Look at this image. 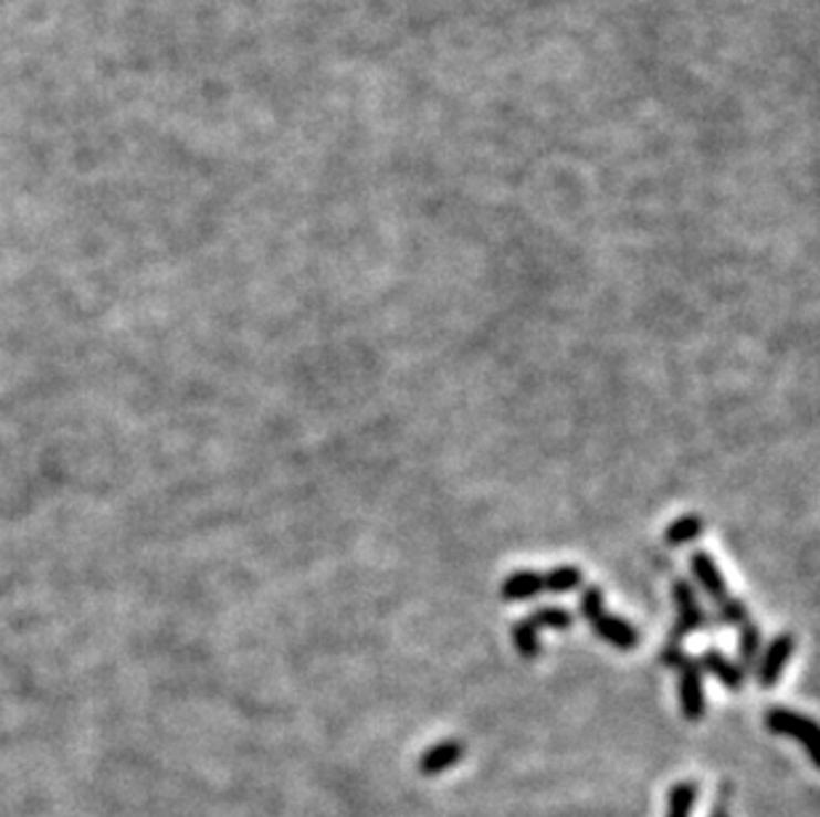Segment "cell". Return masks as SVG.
I'll return each instance as SVG.
<instances>
[{"instance_id":"cell-14","label":"cell","mask_w":820,"mask_h":817,"mask_svg":"<svg viewBox=\"0 0 820 817\" xmlns=\"http://www.w3.org/2000/svg\"><path fill=\"white\" fill-rule=\"evenodd\" d=\"M528 621H532L537 629H560V632H566V629L574 627V616L568 614L566 608H555V606L534 610V614L528 616Z\"/></svg>"},{"instance_id":"cell-5","label":"cell","mask_w":820,"mask_h":817,"mask_svg":"<svg viewBox=\"0 0 820 817\" xmlns=\"http://www.w3.org/2000/svg\"><path fill=\"white\" fill-rule=\"evenodd\" d=\"M793 653V637L791 635H778L765 650V659L757 669V680L763 688H772L784 677L786 663H789Z\"/></svg>"},{"instance_id":"cell-16","label":"cell","mask_w":820,"mask_h":817,"mask_svg":"<svg viewBox=\"0 0 820 817\" xmlns=\"http://www.w3.org/2000/svg\"><path fill=\"white\" fill-rule=\"evenodd\" d=\"M719 616H723V621L725 624H730V627H744V624L746 621H751L749 619V610H746V606H744V600H738V597H727V600L723 603V606H719Z\"/></svg>"},{"instance_id":"cell-13","label":"cell","mask_w":820,"mask_h":817,"mask_svg":"<svg viewBox=\"0 0 820 817\" xmlns=\"http://www.w3.org/2000/svg\"><path fill=\"white\" fill-rule=\"evenodd\" d=\"M513 646L524 659H537L539 656V629L528 619L513 624Z\"/></svg>"},{"instance_id":"cell-11","label":"cell","mask_w":820,"mask_h":817,"mask_svg":"<svg viewBox=\"0 0 820 817\" xmlns=\"http://www.w3.org/2000/svg\"><path fill=\"white\" fill-rule=\"evenodd\" d=\"M698 799V786L696 783H677V786L670 788V809H666V817H691L693 807H696Z\"/></svg>"},{"instance_id":"cell-6","label":"cell","mask_w":820,"mask_h":817,"mask_svg":"<svg viewBox=\"0 0 820 817\" xmlns=\"http://www.w3.org/2000/svg\"><path fill=\"white\" fill-rule=\"evenodd\" d=\"M691 570H693V576H696V582L701 584V587H704V593L714 600V606L719 608L727 600V597H730L723 574H719L717 563H714L709 555L693 553L691 555Z\"/></svg>"},{"instance_id":"cell-4","label":"cell","mask_w":820,"mask_h":817,"mask_svg":"<svg viewBox=\"0 0 820 817\" xmlns=\"http://www.w3.org/2000/svg\"><path fill=\"white\" fill-rule=\"evenodd\" d=\"M672 597L674 603H677V627H674V646H677L680 637L704 629L706 614L704 608L698 606V597L685 579H677L672 584Z\"/></svg>"},{"instance_id":"cell-8","label":"cell","mask_w":820,"mask_h":817,"mask_svg":"<svg viewBox=\"0 0 820 817\" xmlns=\"http://www.w3.org/2000/svg\"><path fill=\"white\" fill-rule=\"evenodd\" d=\"M539 593H545V587H542V574H537V570H515V574H511L502 582L500 589V595L505 597L507 603L532 600V597H537Z\"/></svg>"},{"instance_id":"cell-12","label":"cell","mask_w":820,"mask_h":817,"mask_svg":"<svg viewBox=\"0 0 820 817\" xmlns=\"http://www.w3.org/2000/svg\"><path fill=\"white\" fill-rule=\"evenodd\" d=\"M701 531H704V521L698 515H683L664 531V540L672 547H683V544L698 540Z\"/></svg>"},{"instance_id":"cell-1","label":"cell","mask_w":820,"mask_h":817,"mask_svg":"<svg viewBox=\"0 0 820 817\" xmlns=\"http://www.w3.org/2000/svg\"><path fill=\"white\" fill-rule=\"evenodd\" d=\"M581 616L590 621L595 635L603 637V640L611 642L613 648H619V650L638 648V642H640L638 629H634L630 621L606 614L603 593H600V587H587L585 593H581Z\"/></svg>"},{"instance_id":"cell-10","label":"cell","mask_w":820,"mask_h":817,"mask_svg":"<svg viewBox=\"0 0 820 817\" xmlns=\"http://www.w3.org/2000/svg\"><path fill=\"white\" fill-rule=\"evenodd\" d=\"M579 584H581V570L577 566H558V568L547 570V574H542V587H545V593H555V595L574 593Z\"/></svg>"},{"instance_id":"cell-2","label":"cell","mask_w":820,"mask_h":817,"mask_svg":"<svg viewBox=\"0 0 820 817\" xmlns=\"http://www.w3.org/2000/svg\"><path fill=\"white\" fill-rule=\"evenodd\" d=\"M765 725L770 733L786 735V739L799 741L807 748V756L812 760V765H818V727L810 716L791 712V709L772 706L765 714Z\"/></svg>"},{"instance_id":"cell-3","label":"cell","mask_w":820,"mask_h":817,"mask_svg":"<svg viewBox=\"0 0 820 817\" xmlns=\"http://www.w3.org/2000/svg\"><path fill=\"white\" fill-rule=\"evenodd\" d=\"M680 703H683V716L687 722H698L706 712V699H704V680H701V667L698 661L680 659Z\"/></svg>"},{"instance_id":"cell-17","label":"cell","mask_w":820,"mask_h":817,"mask_svg":"<svg viewBox=\"0 0 820 817\" xmlns=\"http://www.w3.org/2000/svg\"><path fill=\"white\" fill-rule=\"evenodd\" d=\"M712 817H730V815H727V813H725V809H723V807H719V809H714V813H712Z\"/></svg>"},{"instance_id":"cell-15","label":"cell","mask_w":820,"mask_h":817,"mask_svg":"<svg viewBox=\"0 0 820 817\" xmlns=\"http://www.w3.org/2000/svg\"><path fill=\"white\" fill-rule=\"evenodd\" d=\"M759 648H763V635H759V627L757 624L746 621L744 627H740V661H744V667H754V663H757Z\"/></svg>"},{"instance_id":"cell-7","label":"cell","mask_w":820,"mask_h":817,"mask_svg":"<svg viewBox=\"0 0 820 817\" xmlns=\"http://www.w3.org/2000/svg\"><path fill=\"white\" fill-rule=\"evenodd\" d=\"M462 756H465V746H462L460 741H441V743H433L431 748L422 752L418 767L422 775L433 778V775L446 773L449 767H454L458 762H462Z\"/></svg>"},{"instance_id":"cell-9","label":"cell","mask_w":820,"mask_h":817,"mask_svg":"<svg viewBox=\"0 0 820 817\" xmlns=\"http://www.w3.org/2000/svg\"><path fill=\"white\" fill-rule=\"evenodd\" d=\"M698 667L717 677V680L723 682L730 693H738V690L744 688V669L736 667L733 661H727L719 650H706V653L701 656Z\"/></svg>"}]
</instances>
